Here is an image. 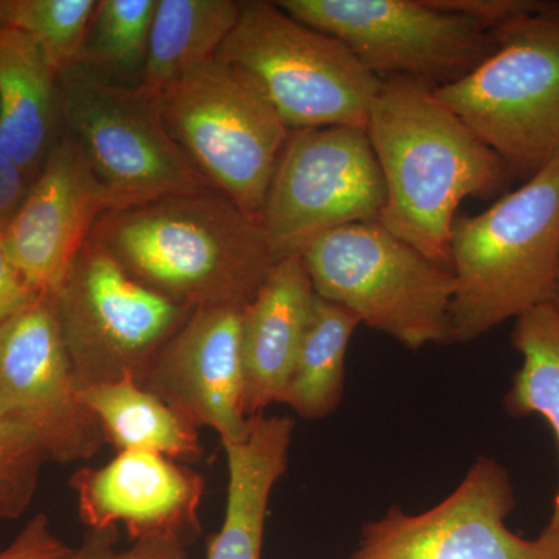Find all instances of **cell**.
<instances>
[{"label":"cell","instance_id":"4316f807","mask_svg":"<svg viewBox=\"0 0 559 559\" xmlns=\"http://www.w3.org/2000/svg\"><path fill=\"white\" fill-rule=\"evenodd\" d=\"M189 544L179 536H153L120 546V528H90L80 546L62 559H190Z\"/></svg>","mask_w":559,"mask_h":559},{"label":"cell","instance_id":"5b68a950","mask_svg":"<svg viewBox=\"0 0 559 559\" xmlns=\"http://www.w3.org/2000/svg\"><path fill=\"white\" fill-rule=\"evenodd\" d=\"M320 299L409 349L451 344L455 278L380 221L320 235L300 252Z\"/></svg>","mask_w":559,"mask_h":559},{"label":"cell","instance_id":"83f0119b","mask_svg":"<svg viewBox=\"0 0 559 559\" xmlns=\"http://www.w3.org/2000/svg\"><path fill=\"white\" fill-rule=\"evenodd\" d=\"M546 0H433L439 9L468 16L489 32L533 13Z\"/></svg>","mask_w":559,"mask_h":559},{"label":"cell","instance_id":"ac0fdd59","mask_svg":"<svg viewBox=\"0 0 559 559\" xmlns=\"http://www.w3.org/2000/svg\"><path fill=\"white\" fill-rule=\"evenodd\" d=\"M249 419L245 440L223 444L229 466L226 514L207 559H261L272 491L288 469L294 419L264 414Z\"/></svg>","mask_w":559,"mask_h":559},{"label":"cell","instance_id":"e0dca14e","mask_svg":"<svg viewBox=\"0 0 559 559\" xmlns=\"http://www.w3.org/2000/svg\"><path fill=\"white\" fill-rule=\"evenodd\" d=\"M318 297L300 253L282 257L241 312L246 417L264 414L283 393Z\"/></svg>","mask_w":559,"mask_h":559},{"label":"cell","instance_id":"30bf717a","mask_svg":"<svg viewBox=\"0 0 559 559\" xmlns=\"http://www.w3.org/2000/svg\"><path fill=\"white\" fill-rule=\"evenodd\" d=\"M294 20L340 39L381 81L433 91L468 75L492 53V33L433 0H280Z\"/></svg>","mask_w":559,"mask_h":559},{"label":"cell","instance_id":"7402d4cb","mask_svg":"<svg viewBox=\"0 0 559 559\" xmlns=\"http://www.w3.org/2000/svg\"><path fill=\"white\" fill-rule=\"evenodd\" d=\"M359 325L352 311L316 297L282 404L307 419L326 418L340 407L349 341Z\"/></svg>","mask_w":559,"mask_h":559},{"label":"cell","instance_id":"484cf974","mask_svg":"<svg viewBox=\"0 0 559 559\" xmlns=\"http://www.w3.org/2000/svg\"><path fill=\"white\" fill-rule=\"evenodd\" d=\"M47 462L27 430L0 417V521L17 520L28 510Z\"/></svg>","mask_w":559,"mask_h":559},{"label":"cell","instance_id":"9a60e30c","mask_svg":"<svg viewBox=\"0 0 559 559\" xmlns=\"http://www.w3.org/2000/svg\"><path fill=\"white\" fill-rule=\"evenodd\" d=\"M241 312L202 308L168 341L143 388L164 401L191 428H210L221 443L248 437L242 407Z\"/></svg>","mask_w":559,"mask_h":559},{"label":"cell","instance_id":"2e32d148","mask_svg":"<svg viewBox=\"0 0 559 559\" xmlns=\"http://www.w3.org/2000/svg\"><path fill=\"white\" fill-rule=\"evenodd\" d=\"M70 485L87 528L123 525L131 540L200 536L204 479L176 460L121 451L105 465L76 471Z\"/></svg>","mask_w":559,"mask_h":559},{"label":"cell","instance_id":"1f68e13d","mask_svg":"<svg viewBox=\"0 0 559 559\" xmlns=\"http://www.w3.org/2000/svg\"><path fill=\"white\" fill-rule=\"evenodd\" d=\"M550 304L554 305V307L557 308V310L559 311V261L557 277H555L554 293H551Z\"/></svg>","mask_w":559,"mask_h":559},{"label":"cell","instance_id":"cb8c5ba5","mask_svg":"<svg viewBox=\"0 0 559 559\" xmlns=\"http://www.w3.org/2000/svg\"><path fill=\"white\" fill-rule=\"evenodd\" d=\"M97 0H9L7 27L38 46L55 73L83 64Z\"/></svg>","mask_w":559,"mask_h":559},{"label":"cell","instance_id":"8992f818","mask_svg":"<svg viewBox=\"0 0 559 559\" xmlns=\"http://www.w3.org/2000/svg\"><path fill=\"white\" fill-rule=\"evenodd\" d=\"M159 105L165 127L202 178L260 219L293 131L255 79L215 58L171 83Z\"/></svg>","mask_w":559,"mask_h":559},{"label":"cell","instance_id":"603a6c76","mask_svg":"<svg viewBox=\"0 0 559 559\" xmlns=\"http://www.w3.org/2000/svg\"><path fill=\"white\" fill-rule=\"evenodd\" d=\"M511 347L522 362L503 396L513 418L536 415L554 430L559 451V311L539 305L514 320ZM547 527L559 532V481Z\"/></svg>","mask_w":559,"mask_h":559},{"label":"cell","instance_id":"9c48e42d","mask_svg":"<svg viewBox=\"0 0 559 559\" xmlns=\"http://www.w3.org/2000/svg\"><path fill=\"white\" fill-rule=\"evenodd\" d=\"M58 80L64 132L120 209L213 189L173 140L159 98L84 64Z\"/></svg>","mask_w":559,"mask_h":559},{"label":"cell","instance_id":"8fae6325","mask_svg":"<svg viewBox=\"0 0 559 559\" xmlns=\"http://www.w3.org/2000/svg\"><path fill=\"white\" fill-rule=\"evenodd\" d=\"M385 186L366 130L293 131L272 178L261 226L280 259L320 235L380 221Z\"/></svg>","mask_w":559,"mask_h":559},{"label":"cell","instance_id":"d4e9b609","mask_svg":"<svg viewBox=\"0 0 559 559\" xmlns=\"http://www.w3.org/2000/svg\"><path fill=\"white\" fill-rule=\"evenodd\" d=\"M156 7L157 0H98L83 64L97 72L143 70Z\"/></svg>","mask_w":559,"mask_h":559},{"label":"cell","instance_id":"7c38bea8","mask_svg":"<svg viewBox=\"0 0 559 559\" xmlns=\"http://www.w3.org/2000/svg\"><path fill=\"white\" fill-rule=\"evenodd\" d=\"M516 503L509 469L481 455L432 509L393 506L366 522L348 559H559L557 530L524 538L507 525Z\"/></svg>","mask_w":559,"mask_h":559},{"label":"cell","instance_id":"44dd1931","mask_svg":"<svg viewBox=\"0 0 559 559\" xmlns=\"http://www.w3.org/2000/svg\"><path fill=\"white\" fill-rule=\"evenodd\" d=\"M81 400L100 423L106 443L117 451H146L176 462L204 454L200 430L138 382L124 380L80 390Z\"/></svg>","mask_w":559,"mask_h":559},{"label":"cell","instance_id":"4fadbf2b","mask_svg":"<svg viewBox=\"0 0 559 559\" xmlns=\"http://www.w3.org/2000/svg\"><path fill=\"white\" fill-rule=\"evenodd\" d=\"M0 417L27 430L49 462L92 459L106 444L81 400L53 296L0 323Z\"/></svg>","mask_w":559,"mask_h":559},{"label":"cell","instance_id":"d6a6232c","mask_svg":"<svg viewBox=\"0 0 559 559\" xmlns=\"http://www.w3.org/2000/svg\"><path fill=\"white\" fill-rule=\"evenodd\" d=\"M7 7L9 0H0V28L7 27Z\"/></svg>","mask_w":559,"mask_h":559},{"label":"cell","instance_id":"d6986e66","mask_svg":"<svg viewBox=\"0 0 559 559\" xmlns=\"http://www.w3.org/2000/svg\"><path fill=\"white\" fill-rule=\"evenodd\" d=\"M62 134L58 73L25 33L0 28V151L38 178Z\"/></svg>","mask_w":559,"mask_h":559},{"label":"cell","instance_id":"7a4b0ae2","mask_svg":"<svg viewBox=\"0 0 559 559\" xmlns=\"http://www.w3.org/2000/svg\"><path fill=\"white\" fill-rule=\"evenodd\" d=\"M91 238L132 278L191 311L245 310L280 259L261 221L215 189L112 210Z\"/></svg>","mask_w":559,"mask_h":559},{"label":"cell","instance_id":"3957f363","mask_svg":"<svg viewBox=\"0 0 559 559\" xmlns=\"http://www.w3.org/2000/svg\"><path fill=\"white\" fill-rule=\"evenodd\" d=\"M559 261V162L503 193L479 215L455 219L451 344L550 304Z\"/></svg>","mask_w":559,"mask_h":559},{"label":"cell","instance_id":"ffe728a7","mask_svg":"<svg viewBox=\"0 0 559 559\" xmlns=\"http://www.w3.org/2000/svg\"><path fill=\"white\" fill-rule=\"evenodd\" d=\"M241 5L235 0H157L140 90L159 98L180 76L215 60Z\"/></svg>","mask_w":559,"mask_h":559},{"label":"cell","instance_id":"ba28073f","mask_svg":"<svg viewBox=\"0 0 559 559\" xmlns=\"http://www.w3.org/2000/svg\"><path fill=\"white\" fill-rule=\"evenodd\" d=\"M53 299L80 390L124 380L143 385L154 360L193 312L132 278L92 238Z\"/></svg>","mask_w":559,"mask_h":559},{"label":"cell","instance_id":"52a82bcc","mask_svg":"<svg viewBox=\"0 0 559 559\" xmlns=\"http://www.w3.org/2000/svg\"><path fill=\"white\" fill-rule=\"evenodd\" d=\"M216 58L249 72L290 131L366 130L382 87L344 43L267 0L242 2L237 25Z\"/></svg>","mask_w":559,"mask_h":559},{"label":"cell","instance_id":"6da1fadb","mask_svg":"<svg viewBox=\"0 0 559 559\" xmlns=\"http://www.w3.org/2000/svg\"><path fill=\"white\" fill-rule=\"evenodd\" d=\"M367 135L385 186L380 223L428 259L450 266L459 205L503 193V160L417 81H382Z\"/></svg>","mask_w":559,"mask_h":559},{"label":"cell","instance_id":"f1b7e54d","mask_svg":"<svg viewBox=\"0 0 559 559\" xmlns=\"http://www.w3.org/2000/svg\"><path fill=\"white\" fill-rule=\"evenodd\" d=\"M70 549L72 547L51 528L49 518L39 513L24 525L5 549L0 550V559H62Z\"/></svg>","mask_w":559,"mask_h":559},{"label":"cell","instance_id":"f546056e","mask_svg":"<svg viewBox=\"0 0 559 559\" xmlns=\"http://www.w3.org/2000/svg\"><path fill=\"white\" fill-rule=\"evenodd\" d=\"M35 179L0 151V235L9 229Z\"/></svg>","mask_w":559,"mask_h":559},{"label":"cell","instance_id":"4dcf8cb0","mask_svg":"<svg viewBox=\"0 0 559 559\" xmlns=\"http://www.w3.org/2000/svg\"><path fill=\"white\" fill-rule=\"evenodd\" d=\"M38 297L11 261L0 235V323L24 310Z\"/></svg>","mask_w":559,"mask_h":559},{"label":"cell","instance_id":"5bb4252c","mask_svg":"<svg viewBox=\"0 0 559 559\" xmlns=\"http://www.w3.org/2000/svg\"><path fill=\"white\" fill-rule=\"evenodd\" d=\"M120 209L80 146L62 134L3 231L14 266L38 296H53L105 213Z\"/></svg>","mask_w":559,"mask_h":559},{"label":"cell","instance_id":"277c9868","mask_svg":"<svg viewBox=\"0 0 559 559\" xmlns=\"http://www.w3.org/2000/svg\"><path fill=\"white\" fill-rule=\"evenodd\" d=\"M496 47L437 98L527 182L559 162V2L491 32Z\"/></svg>","mask_w":559,"mask_h":559}]
</instances>
